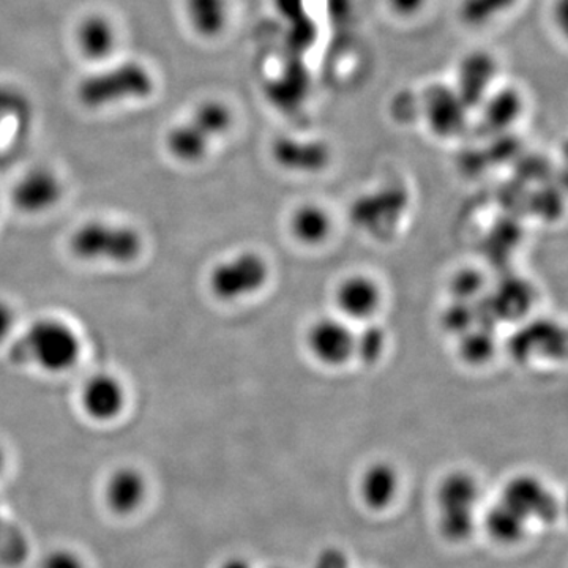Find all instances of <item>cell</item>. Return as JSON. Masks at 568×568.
Masks as SVG:
<instances>
[{
    "label": "cell",
    "instance_id": "1",
    "mask_svg": "<svg viewBox=\"0 0 568 568\" xmlns=\"http://www.w3.org/2000/svg\"><path fill=\"white\" fill-rule=\"evenodd\" d=\"M155 92V77L140 61H122L85 74L77 88V99L89 111L142 102Z\"/></svg>",
    "mask_w": 568,
    "mask_h": 568
},
{
    "label": "cell",
    "instance_id": "2",
    "mask_svg": "<svg viewBox=\"0 0 568 568\" xmlns=\"http://www.w3.org/2000/svg\"><path fill=\"white\" fill-rule=\"evenodd\" d=\"M81 357V339L69 324L55 317H43L26 328L10 347L17 365H37L43 372L65 373Z\"/></svg>",
    "mask_w": 568,
    "mask_h": 568
},
{
    "label": "cell",
    "instance_id": "3",
    "mask_svg": "<svg viewBox=\"0 0 568 568\" xmlns=\"http://www.w3.org/2000/svg\"><path fill=\"white\" fill-rule=\"evenodd\" d=\"M271 274V263L264 254L244 250L213 265L207 276L209 291L216 301L234 304L261 293Z\"/></svg>",
    "mask_w": 568,
    "mask_h": 568
},
{
    "label": "cell",
    "instance_id": "4",
    "mask_svg": "<svg viewBox=\"0 0 568 568\" xmlns=\"http://www.w3.org/2000/svg\"><path fill=\"white\" fill-rule=\"evenodd\" d=\"M70 250L81 261L129 264L140 257L141 234L130 226L108 222L81 224L70 237Z\"/></svg>",
    "mask_w": 568,
    "mask_h": 568
},
{
    "label": "cell",
    "instance_id": "5",
    "mask_svg": "<svg viewBox=\"0 0 568 568\" xmlns=\"http://www.w3.org/2000/svg\"><path fill=\"white\" fill-rule=\"evenodd\" d=\"M305 347L316 364L343 368L354 361L355 327L338 315L316 317L305 331Z\"/></svg>",
    "mask_w": 568,
    "mask_h": 568
},
{
    "label": "cell",
    "instance_id": "6",
    "mask_svg": "<svg viewBox=\"0 0 568 568\" xmlns=\"http://www.w3.org/2000/svg\"><path fill=\"white\" fill-rule=\"evenodd\" d=\"M499 499L528 523L551 525L559 517V504L555 493L532 474H518L507 480Z\"/></svg>",
    "mask_w": 568,
    "mask_h": 568
},
{
    "label": "cell",
    "instance_id": "7",
    "mask_svg": "<svg viewBox=\"0 0 568 568\" xmlns=\"http://www.w3.org/2000/svg\"><path fill=\"white\" fill-rule=\"evenodd\" d=\"M336 315L351 324L375 321L384 304V290L375 276L351 274L343 276L334 291Z\"/></svg>",
    "mask_w": 568,
    "mask_h": 568
},
{
    "label": "cell",
    "instance_id": "8",
    "mask_svg": "<svg viewBox=\"0 0 568 568\" xmlns=\"http://www.w3.org/2000/svg\"><path fill=\"white\" fill-rule=\"evenodd\" d=\"M469 111L454 85L433 84L424 92L422 114L437 136L450 138L462 133Z\"/></svg>",
    "mask_w": 568,
    "mask_h": 568
},
{
    "label": "cell",
    "instance_id": "9",
    "mask_svg": "<svg viewBox=\"0 0 568 568\" xmlns=\"http://www.w3.org/2000/svg\"><path fill=\"white\" fill-rule=\"evenodd\" d=\"M272 159L290 173L315 174L327 168L331 149L312 138L280 136L272 144Z\"/></svg>",
    "mask_w": 568,
    "mask_h": 568
},
{
    "label": "cell",
    "instance_id": "10",
    "mask_svg": "<svg viewBox=\"0 0 568 568\" xmlns=\"http://www.w3.org/2000/svg\"><path fill=\"white\" fill-rule=\"evenodd\" d=\"M497 62L489 52L476 51L467 54L457 70L455 91L469 110L480 108L495 89Z\"/></svg>",
    "mask_w": 568,
    "mask_h": 568
},
{
    "label": "cell",
    "instance_id": "11",
    "mask_svg": "<svg viewBox=\"0 0 568 568\" xmlns=\"http://www.w3.org/2000/svg\"><path fill=\"white\" fill-rule=\"evenodd\" d=\"M74 44L85 61L104 63L110 61L119 47V31L108 14H85L74 29Z\"/></svg>",
    "mask_w": 568,
    "mask_h": 568
},
{
    "label": "cell",
    "instance_id": "12",
    "mask_svg": "<svg viewBox=\"0 0 568 568\" xmlns=\"http://www.w3.org/2000/svg\"><path fill=\"white\" fill-rule=\"evenodd\" d=\"M62 193L61 179L54 171L33 168L17 182L11 200L21 212L41 213L54 207L61 201Z\"/></svg>",
    "mask_w": 568,
    "mask_h": 568
},
{
    "label": "cell",
    "instance_id": "13",
    "mask_svg": "<svg viewBox=\"0 0 568 568\" xmlns=\"http://www.w3.org/2000/svg\"><path fill=\"white\" fill-rule=\"evenodd\" d=\"M126 394L118 377L100 373L85 381L81 390V406L92 420L111 422L121 416Z\"/></svg>",
    "mask_w": 568,
    "mask_h": 568
},
{
    "label": "cell",
    "instance_id": "14",
    "mask_svg": "<svg viewBox=\"0 0 568 568\" xmlns=\"http://www.w3.org/2000/svg\"><path fill=\"white\" fill-rule=\"evenodd\" d=\"M399 480L398 469L392 463H372L362 470L358 478V496L366 508L372 511H384L392 507L398 497Z\"/></svg>",
    "mask_w": 568,
    "mask_h": 568
},
{
    "label": "cell",
    "instance_id": "15",
    "mask_svg": "<svg viewBox=\"0 0 568 568\" xmlns=\"http://www.w3.org/2000/svg\"><path fill=\"white\" fill-rule=\"evenodd\" d=\"M291 237L306 248L324 245L334 233V219L324 205L304 203L297 205L290 215Z\"/></svg>",
    "mask_w": 568,
    "mask_h": 568
},
{
    "label": "cell",
    "instance_id": "16",
    "mask_svg": "<svg viewBox=\"0 0 568 568\" xmlns=\"http://www.w3.org/2000/svg\"><path fill=\"white\" fill-rule=\"evenodd\" d=\"M148 481L138 469L122 467L112 473L104 487V500L115 515H132L144 503Z\"/></svg>",
    "mask_w": 568,
    "mask_h": 568
},
{
    "label": "cell",
    "instance_id": "17",
    "mask_svg": "<svg viewBox=\"0 0 568 568\" xmlns=\"http://www.w3.org/2000/svg\"><path fill=\"white\" fill-rule=\"evenodd\" d=\"M478 500L480 484L467 470H452L437 484V511H476Z\"/></svg>",
    "mask_w": 568,
    "mask_h": 568
},
{
    "label": "cell",
    "instance_id": "18",
    "mask_svg": "<svg viewBox=\"0 0 568 568\" xmlns=\"http://www.w3.org/2000/svg\"><path fill=\"white\" fill-rule=\"evenodd\" d=\"M183 14L190 29L204 40H215L226 32L231 20L230 0H183Z\"/></svg>",
    "mask_w": 568,
    "mask_h": 568
},
{
    "label": "cell",
    "instance_id": "19",
    "mask_svg": "<svg viewBox=\"0 0 568 568\" xmlns=\"http://www.w3.org/2000/svg\"><path fill=\"white\" fill-rule=\"evenodd\" d=\"M212 142L203 130L197 129L190 119H186L168 130L164 145L178 162L194 164L203 162Z\"/></svg>",
    "mask_w": 568,
    "mask_h": 568
},
{
    "label": "cell",
    "instance_id": "20",
    "mask_svg": "<svg viewBox=\"0 0 568 568\" xmlns=\"http://www.w3.org/2000/svg\"><path fill=\"white\" fill-rule=\"evenodd\" d=\"M481 525H484L487 536L495 544L511 547V545H518L526 537L529 523L521 515H518L514 508L497 499L485 511Z\"/></svg>",
    "mask_w": 568,
    "mask_h": 568
},
{
    "label": "cell",
    "instance_id": "21",
    "mask_svg": "<svg viewBox=\"0 0 568 568\" xmlns=\"http://www.w3.org/2000/svg\"><path fill=\"white\" fill-rule=\"evenodd\" d=\"M189 119L212 141L224 136L234 123L233 111L222 100H203L194 106Z\"/></svg>",
    "mask_w": 568,
    "mask_h": 568
},
{
    "label": "cell",
    "instance_id": "22",
    "mask_svg": "<svg viewBox=\"0 0 568 568\" xmlns=\"http://www.w3.org/2000/svg\"><path fill=\"white\" fill-rule=\"evenodd\" d=\"M480 108L485 111L484 115L489 126L503 129L517 121L521 112L523 99L515 89H503V91L489 93Z\"/></svg>",
    "mask_w": 568,
    "mask_h": 568
},
{
    "label": "cell",
    "instance_id": "23",
    "mask_svg": "<svg viewBox=\"0 0 568 568\" xmlns=\"http://www.w3.org/2000/svg\"><path fill=\"white\" fill-rule=\"evenodd\" d=\"M387 345V332L383 325H377L375 321L362 324V328H355L354 361L365 365L379 364L386 354Z\"/></svg>",
    "mask_w": 568,
    "mask_h": 568
},
{
    "label": "cell",
    "instance_id": "24",
    "mask_svg": "<svg viewBox=\"0 0 568 568\" xmlns=\"http://www.w3.org/2000/svg\"><path fill=\"white\" fill-rule=\"evenodd\" d=\"M518 0H462L459 17L470 28H481L508 13Z\"/></svg>",
    "mask_w": 568,
    "mask_h": 568
},
{
    "label": "cell",
    "instance_id": "25",
    "mask_svg": "<svg viewBox=\"0 0 568 568\" xmlns=\"http://www.w3.org/2000/svg\"><path fill=\"white\" fill-rule=\"evenodd\" d=\"M476 528V511H437V529L450 544L469 540Z\"/></svg>",
    "mask_w": 568,
    "mask_h": 568
},
{
    "label": "cell",
    "instance_id": "26",
    "mask_svg": "<svg viewBox=\"0 0 568 568\" xmlns=\"http://www.w3.org/2000/svg\"><path fill=\"white\" fill-rule=\"evenodd\" d=\"M493 354V342L478 332L476 335L467 336L466 342L462 345V355L469 364H484Z\"/></svg>",
    "mask_w": 568,
    "mask_h": 568
},
{
    "label": "cell",
    "instance_id": "27",
    "mask_svg": "<svg viewBox=\"0 0 568 568\" xmlns=\"http://www.w3.org/2000/svg\"><path fill=\"white\" fill-rule=\"evenodd\" d=\"M41 568H85L77 552L70 549H55L43 559Z\"/></svg>",
    "mask_w": 568,
    "mask_h": 568
},
{
    "label": "cell",
    "instance_id": "28",
    "mask_svg": "<svg viewBox=\"0 0 568 568\" xmlns=\"http://www.w3.org/2000/svg\"><path fill=\"white\" fill-rule=\"evenodd\" d=\"M428 0H387L388 9L399 18L417 17Z\"/></svg>",
    "mask_w": 568,
    "mask_h": 568
},
{
    "label": "cell",
    "instance_id": "29",
    "mask_svg": "<svg viewBox=\"0 0 568 568\" xmlns=\"http://www.w3.org/2000/svg\"><path fill=\"white\" fill-rule=\"evenodd\" d=\"M14 324H17V315H14L13 306L0 301V343L6 342L13 334Z\"/></svg>",
    "mask_w": 568,
    "mask_h": 568
},
{
    "label": "cell",
    "instance_id": "30",
    "mask_svg": "<svg viewBox=\"0 0 568 568\" xmlns=\"http://www.w3.org/2000/svg\"><path fill=\"white\" fill-rule=\"evenodd\" d=\"M220 568H252L245 559L242 558H231L224 560V564Z\"/></svg>",
    "mask_w": 568,
    "mask_h": 568
},
{
    "label": "cell",
    "instance_id": "31",
    "mask_svg": "<svg viewBox=\"0 0 568 568\" xmlns=\"http://www.w3.org/2000/svg\"><path fill=\"white\" fill-rule=\"evenodd\" d=\"M3 466H6V452L0 447V473H2Z\"/></svg>",
    "mask_w": 568,
    "mask_h": 568
}]
</instances>
